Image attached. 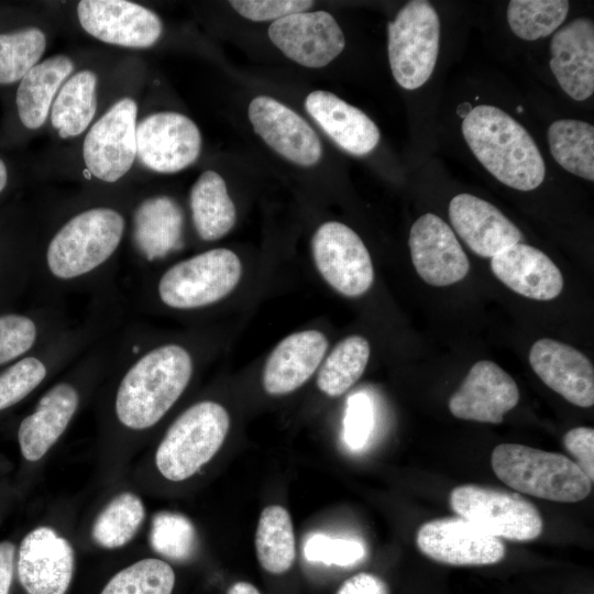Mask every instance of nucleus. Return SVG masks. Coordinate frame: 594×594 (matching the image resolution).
I'll list each match as a JSON object with an SVG mask.
<instances>
[{
    "instance_id": "11",
    "label": "nucleus",
    "mask_w": 594,
    "mask_h": 594,
    "mask_svg": "<svg viewBox=\"0 0 594 594\" xmlns=\"http://www.w3.org/2000/svg\"><path fill=\"white\" fill-rule=\"evenodd\" d=\"M416 543L428 558L450 565H490L505 557L502 539L460 516L422 524Z\"/></svg>"
},
{
    "instance_id": "5",
    "label": "nucleus",
    "mask_w": 594,
    "mask_h": 594,
    "mask_svg": "<svg viewBox=\"0 0 594 594\" xmlns=\"http://www.w3.org/2000/svg\"><path fill=\"white\" fill-rule=\"evenodd\" d=\"M124 219L110 208H94L68 220L46 251L51 273L61 279L85 275L105 263L117 250Z\"/></svg>"
},
{
    "instance_id": "35",
    "label": "nucleus",
    "mask_w": 594,
    "mask_h": 594,
    "mask_svg": "<svg viewBox=\"0 0 594 594\" xmlns=\"http://www.w3.org/2000/svg\"><path fill=\"white\" fill-rule=\"evenodd\" d=\"M46 47V36L37 28L0 33V85L20 81L38 64Z\"/></svg>"
},
{
    "instance_id": "16",
    "label": "nucleus",
    "mask_w": 594,
    "mask_h": 594,
    "mask_svg": "<svg viewBox=\"0 0 594 594\" xmlns=\"http://www.w3.org/2000/svg\"><path fill=\"white\" fill-rule=\"evenodd\" d=\"M408 244L418 275L429 285L449 286L469 273L468 256L454 232L433 213H425L414 222Z\"/></svg>"
},
{
    "instance_id": "23",
    "label": "nucleus",
    "mask_w": 594,
    "mask_h": 594,
    "mask_svg": "<svg viewBox=\"0 0 594 594\" xmlns=\"http://www.w3.org/2000/svg\"><path fill=\"white\" fill-rule=\"evenodd\" d=\"M494 275L515 293L536 300H551L560 295L563 277L560 270L539 249L516 243L492 257Z\"/></svg>"
},
{
    "instance_id": "17",
    "label": "nucleus",
    "mask_w": 594,
    "mask_h": 594,
    "mask_svg": "<svg viewBox=\"0 0 594 594\" xmlns=\"http://www.w3.org/2000/svg\"><path fill=\"white\" fill-rule=\"evenodd\" d=\"M250 122L261 139L277 154L300 166L319 162L322 146L309 123L297 112L268 96L249 105Z\"/></svg>"
},
{
    "instance_id": "36",
    "label": "nucleus",
    "mask_w": 594,
    "mask_h": 594,
    "mask_svg": "<svg viewBox=\"0 0 594 594\" xmlns=\"http://www.w3.org/2000/svg\"><path fill=\"white\" fill-rule=\"evenodd\" d=\"M173 568L165 561L142 559L116 573L100 594H172Z\"/></svg>"
},
{
    "instance_id": "7",
    "label": "nucleus",
    "mask_w": 594,
    "mask_h": 594,
    "mask_svg": "<svg viewBox=\"0 0 594 594\" xmlns=\"http://www.w3.org/2000/svg\"><path fill=\"white\" fill-rule=\"evenodd\" d=\"M388 61L397 84L414 90L431 76L439 53L440 21L428 1L406 3L388 23Z\"/></svg>"
},
{
    "instance_id": "2",
    "label": "nucleus",
    "mask_w": 594,
    "mask_h": 594,
    "mask_svg": "<svg viewBox=\"0 0 594 594\" xmlns=\"http://www.w3.org/2000/svg\"><path fill=\"white\" fill-rule=\"evenodd\" d=\"M193 359L179 344H165L143 355L122 378L116 414L127 428L144 430L157 424L186 389Z\"/></svg>"
},
{
    "instance_id": "26",
    "label": "nucleus",
    "mask_w": 594,
    "mask_h": 594,
    "mask_svg": "<svg viewBox=\"0 0 594 594\" xmlns=\"http://www.w3.org/2000/svg\"><path fill=\"white\" fill-rule=\"evenodd\" d=\"M73 69L69 57L55 55L36 64L19 81L15 105L25 128L37 129L44 124L58 88Z\"/></svg>"
},
{
    "instance_id": "20",
    "label": "nucleus",
    "mask_w": 594,
    "mask_h": 594,
    "mask_svg": "<svg viewBox=\"0 0 594 594\" xmlns=\"http://www.w3.org/2000/svg\"><path fill=\"white\" fill-rule=\"evenodd\" d=\"M329 348L324 333L309 329L282 339L265 361L264 391L272 396L287 395L301 387L319 369Z\"/></svg>"
},
{
    "instance_id": "10",
    "label": "nucleus",
    "mask_w": 594,
    "mask_h": 594,
    "mask_svg": "<svg viewBox=\"0 0 594 594\" xmlns=\"http://www.w3.org/2000/svg\"><path fill=\"white\" fill-rule=\"evenodd\" d=\"M136 114L135 101L123 98L90 128L82 156L91 175L113 183L130 170L136 156Z\"/></svg>"
},
{
    "instance_id": "4",
    "label": "nucleus",
    "mask_w": 594,
    "mask_h": 594,
    "mask_svg": "<svg viewBox=\"0 0 594 594\" xmlns=\"http://www.w3.org/2000/svg\"><path fill=\"white\" fill-rule=\"evenodd\" d=\"M229 429L230 416L221 404H194L175 419L160 442L157 470L172 482L191 477L220 450Z\"/></svg>"
},
{
    "instance_id": "27",
    "label": "nucleus",
    "mask_w": 594,
    "mask_h": 594,
    "mask_svg": "<svg viewBox=\"0 0 594 594\" xmlns=\"http://www.w3.org/2000/svg\"><path fill=\"white\" fill-rule=\"evenodd\" d=\"M183 212L175 200L166 196L144 200L134 213V240L148 260L166 256L180 244Z\"/></svg>"
},
{
    "instance_id": "45",
    "label": "nucleus",
    "mask_w": 594,
    "mask_h": 594,
    "mask_svg": "<svg viewBox=\"0 0 594 594\" xmlns=\"http://www.w3.org/2000/svg\"><path fill=\"white\" fill-rule=\"evenodd\" d=\"M15 546L11 541L0 542V594H9L14 569Z\"/></svg>"
},
{
    "instance_id": "8",
    "label": "nucleus",
    "mask_w": 594,
    "mask_h": 594,
    "mask_svg": "<svg viewBox=\"0 0 594 594\" xmlns=\"http://www.w3.org/2000/svg\"><path fill=\"white\" fill-rule=\"evenodd\" d=\"M449 502L458 516L499 539L530 541L543 529L537 507L518 493L465 484L451 491Z\"/></svg>"
},
{
    "instance_id": "42",
    "label": "nucleus",
    "mask_w": 594,
    "mask_h": 594,
    "mask_svg": "<svg viewBox=\"0 0 594 594\" xmlns=\"http://www.w3.org/2000/svg\"><path fill=\"white\" fill-rule=\"evenodd\" d=\"M373 426V411L370 399L364 394L349 398L343 438L349 448L361 449L369 439Z\"/></svg>"
},
{
    "instance_id": "37",
    "label": "nucleus",
    "mask_w": 594,
    "mask_h": 594,
    "mask_svg": "<svg viewBox=\"0 0 594 594\" xmlns=\"http://www.w3.org/2000/svg\"><path fill=\"white\" fill-rule=\"evenodd\" d=\"M150 543L158 554L175 561L189 559L196 547V530L184 515L157 513L152 520Z\"/></svg>"
},
{
    "instance_id": "31",
    "label": "nucleus",
    "mask_w": 594,
    "mask_h": 594,
    "mask_svg": "<svg viewBox=\"0 0 594 594\" xmlns=\"http://www.w3.org/2000/svg\"><path fill=\"white\" fill-rule=\"evenodd\" d=\"M371 354L366 338L351 334L339 341L318 369L317 386L328 397H339L364 373Z\"/></svg>"
},
{
    "instance_id": "28",
    "label": "nucleus",
    "mask_w": 594,
    "mask_h": 594,
    "mask_svg": "<svg viewBox=\"0 0 594 594\" xmlns=\"http://www.w3.org/2000/svg\"><path fill=\"white\" fill-rule=\"evenodd\" d=\"M189 202L195 229L202 240H219L234 227L237 209L224 179L217 172L206 170L198 177Z\"/></svg>"
},
{
    "instance_id": "24",
    "label": "nucleus",
    "mask_w": 594,
    "mask_h": 594,
    "mask_svg": "<svg viewBox=\"0 0 594 594\" xmlns=\"http://www.w3.org/2000/svg\"><path fill=\"white\" fill-rule=\"evenodd\" d=\"M305 108L321 130L350 154L366 155L380 142L377 125L362 110L332 92H310L305 100Z\"/></svg>"
},
{
    "instance_id": "46",
    "label": "nucleus",
    "mask_w": 594,
    "mask_h": 594,
    "mask_svg": "<svg viewBox=\"0 0 594 594\" xmlns=\"http://www.w3.org/2000/svg\"><path fill=\"white\" fill-rule=\"evenodd\" d=\"M227 594H261L258 590L251 583L240 581L232 584Z\"/></svg>"
},
{
    "instance_id": "34",
    "label": "nucleus",
    "mask_w": 594,
    "mask_h": 594,
    "mask_svg": "<svg viewBox=\"0 0 594 594\" xmlns=\"http://www.w3.org/2000/svg\"><path fill=\"white\" fill-rule=\"evenodd\" d=\"M569 8L565 0H513L508 3L507 20L518 37L536 41L557 31Z\"/></svg>"
},
{
    "instance_id": "21",
    "label": "nucleus",
    "mask_w": 594,
    "mask_h": 594,
    "mask_svg": "<svg viewBox=\"0 0 594 594\" xmlns=\"http://www.w3.org/2000/svg\"><path fill=\"white\" fill-rule=\"evenodd\" d=\"M450 221L472 252L493 257L520 243V230L491 202L470 194H459L449 204Z\"/></svg>"
},
{
    "instance_id": "43",
    "label": "nucleus",
    "mask_w": 594,
    "mask_h": 594,
    "mask_svg": "<svg viewBox=\"0 0 594 594\" xmlns=\"http://www.w3.org/2000/svg\"><path fill=\"white\" fill-rule=\"evenodd\" d=\"M563 443L565 449L575 458L576 464L591 482L594 481V429L578 427L569 430Z\"/></svg>"
},
{
    "instance_id": "1",
    "label": "nucleus",
    "mask_w": 594,
    "mask_h": 594,
    "mask_svg": "<svg viewBox=\"0 0 594 594\" xmlns=\"http://www.w3.org/2000/svg\"><path fill=\"white\" fill-rule=\"evenodd\" d=\"M462 133L479 162L506 186L529 191L543 182L546 166L536 142L504 110L488 105L472 108Z\"/></svg>"
},
{
    "instance_id": "29",
    "label": "nucleus",
    "mask_w": 594,
    "mask_h": 594,
    "mask_svg": "<svg viewBox=\"0 0 594 594\" xmlns=\"http://www.w3.org/2000/svg\"><path fill=\"white\" fill-rule=\"evenodd\" d=\"M97 76L90 70L73 75L58 91L51 109V121L61 138L81 134L97 109Z\"/></svg>"
},
{
    "instance_id": "19",
    "label": "nucleus",
    "mask_w": 594,
    "mask_h": 594,
    "mask_svg": "<svg viewBox=\"0 0 594 594\" xmlns=\"http://www.w3.org/2000/svg\"><path fill=\"white\" fill-rule=\"evenodd\" d=\"M528 359L534 372L549 388L575 406H593L594 367L581 351L542 338L531 345Z\"/></svg>"
},
{
    "instance_id": "41",
    "label": "nucleus",
    "mask_w": 594,
    "mask_h": 594,
    "mask_svg": "<svg viewBox=\"0 0 594 594\" xmlns=\"http://www.w3.org/2000/svg\"><path fill=\"white\" fill-rule=\"evenodd\" d=\"M229 3L240 15L256 22H274L289 14L304 12L314 4L307 0H232Z\"/></svg>"
},
{
    "instance_id": "22",
    "label": "nucleus",
    "mask_w": 594,
    "mask_h": 594,
    "mask_svg": "<svg viewBox=\"0 0 594 594\" xmlns=\"http://www.w3.org/2000/svg\"><path fill=\"white\" fill-rule=\"evenodd\" d=\"M550 68L562 90L576 101L594 91V24L579 18L559 29L550 43Z\"/></svg>"
},
{
    "instance_id": "9",
    "label": "nucleus",
    "mask_w": 594,
    "mask_h": 594,
    "mask_svg": "<svg viewBox=\"0 0 594 594\" xmlns=\"http://www.w3.org/2000/svg\"><path fill=\"white\" fill-rule=\"evenodd\" d=\"M317 271L324 282L345 297H360L372 286L371 255L359 234L339 221L318 227L311 239Z\"/></svg>"
},
{
    "instance_id": "39",
    "label": "nucleus",
    "mask_w": 594,
    "mask_h": 594,
    "mask_svg": "<svg viewBox=\"0 0 594 594\" xmlns=\"http://www.w3.org/2000/svg\"><path fill=\"white\" fill-rule=\"evenodd\" d=\"M37 327L32 318L22 314L0 315V366L23 358L34 345Z\"/></svg>"
},
{
    "instance_id": "40",
    "label": "nucleus",
    "mask_w": 594,
    "mask_h": 594,
    "mask_svg": "<svg viewBox=\"0 0 594 594\" xmlns=\"http://www.w3.org/2000/svg\"><path fill=\"white\" fill-rule=\"evenodd\" d=\"M365 554L363 546L351 539L330 538L322 534L310 535L305 541L304 556L309 562L349 566Z\"/></svg>"
},
{
    "instance_id": "14",
    "label": "nucleus",
    "mask_w": 594,
    "mask_h": 594,
    "mask_svg": "<svg viewBox=\"0 0 594 594\" xmlns=\"http://www.w3.org/2000/svg\"><path fill=\"white\" fill-rule=\"evenodd\" d=\"M77 15L94 37L125 47H150L163 31L155 12L125 0H82L77 4Z\"/></svg>"
},
{
    "instance_id": "38",
    "label": "nucleus",
    "mask_w": 594,
    "mask_h": 594,
    "mask_svg": "<svg viewBox=\"0 0 594 594\" xmlns=\"http://www.w3.org/2000/svg\"><path fill=\"white\" fill-rule=\"evenodd\" d=\"M46 366L36 356H23L0 372V411L24 399L45 378Z\"/></svg>"
},
{
    "instance_id": "25",
    "label": "nucleus",
    "mask_w": 594,
    "mask_h": 594,
    "mask_svg": "<svg viewBox=\"0 0 594 594\" xmlns=\"http://www.w3.org/2000/svg\"><path fill=\"white\" fill-rule=\"evenodd\" d=\"M78 403L77 391L67 383L53 386L41 397L34 411L22 419L18 429L20 450L26 461H38L55 444L75 415Z\"/></svg>"
},
{
    "instance_id": "13",
    "label": "nucleus",
    "mask_w": 594,
    "mask_h": 594,
    "mask_svg": "<svg viewBox=\"0 0 594 594\" xmlns=\"http://www.w3.org/2000/svg\"><path fill=\"white\" fill-rule=\"evenodd\" d=\"M272 43L295 63L320 68L331 63L344 48V34L327 11L293 13L271 23Z\"/></svg>"
},
{
    "instance_id": "44",
    "label": "nucleus",
    "mask_w": 594,
    "mask_h": 594,
    "mask_svg": "<svg viewBox=\"0 0 594 594\" xmlns=\"http://www.w3.org/2000/svg\"><path fill=\"white\" fill-rule=\"evenodd\" d=\"M336 594H389V591L380 576L361 572L346 579Z\"/></svg>"
},
{
    "instance_id": "47",
    "label": "nucleus",
    "mask_w": 594,
    "mask_h": 594,
    "mask_svg": "<svg viewBox=\"0 0 594 594\" xmlns=\"http://www.w3.org/2000/svg\"><path fill=\"white\" fill-rule=\"evenodd\" d=\"M8 185V169L4 161L0 157V194Z\"/></svg>"
},
{
    "instance_id": "12",
    "label": "nucleus",
    "mask_w": 594,
    "mask_h": 594,
    "mask_svg": "<svg viewBox=\"0 0 594 594\" xmlns=\"http://www.w3.org/2000/svg\"><path fill=\"white\" fill-rule=\"evenodd\" d=\"M201 150V134L188 117L153 113L136 125V156L151 170L173 174L191 165Z\"/></svg>"
},
{
    "instance_id": "32",
    "label": "nucleus",
    "mask_w": 594,
    "mask_h": 594,
    "mask_svg": "<svg viewBox=\"0 0 594 594\" xmlns=\"http://www.w3.org/2000/svg\"><path fill=\"white\" fill-rule=\"evenodd\" d=\"M552 157L565 170L594 180V128L574 119H560L548 129Z\"/></svg>"
},
{
    "instance_id": "30",
    "label": "nucleus",
    "mask_w": 594,
    "mask_h": 594,
    "mask_svg": "<svg viewBox=\"0 0 594 594\" xmlns=\"http://www.w3.org/2000/svg\"><path fill=\"white\" fill-rule=\"evenodd\" d=\"M255 551L261 566L272 574H283L294 564V527L283 506L271 505L262 510L255 531Z\"/></svg>"
},
{
    "instance_id": "18",
    "label": "nucleus",
    "mask_w": 594,
    "mask_h": 594,
    "mask_svg": "<svg viewBox=\"0 0 594 594\" xmlns=\"http://www.w3.org/2000/svg\"><path fill=\"white\" fill-rule=\"evenodd\" d=\"M518 400L519 391L513 377L496 363L482 360L471 367L448 407L459 419L501 424Z\"/></svg>"
},
{
    "instance_id": "3",
    "label": "nucleus",
    "mask_w": 594,
    "mask_h": 594,
    "mask_svg": "<svg viewBox=\"0 0 594 594\" xmlns=\"http://www.w3.org/2000/svg\"><path fill=\"white\" fill-rule=\"evenodd\" d=\"M496 476L510 488L538 498L575 503L588 496L592 483L568 457L517 443H502L491 457Z\"/></svg>"
},
{
    "instance_id": "15",
    "label": "nucleus",
    "mask_w": 594,
    "mask_h": 594,
    "mask_svg": "<svg viewBox=\"0 0 594 594\" xmlns=\"http://www.w3.org/2000/svg\"><path fill=\"white\" fill-rule=\"evenodd\" d=\"M74 566L72 544L50 527H37L21 541L16 569L28 594H65Z\"/></svg>"
},
{
    "instance_id": "33",
    "label": "nucleus",
    "mask_w": 594,
    "mask_h": 594,
    "mask_svg": "<svg viewBox=\"0 0 594 594\" xmlns=\"http://www.w3.org/2000/svg\"><path fill=\"white\" fill-rule=\"evenodd\" d=\"M145 517L142 499L130 492L113 497L98 514L91 538L105 549H117L129 543L136 535Z\"/></svg>"
},
{
    "instance_id": "6",
    "label": "nucleus",
    "mask_w": 594,
    "mask_h": 594,
    "mask_svg": "<svg viewBox=\"0 0 594 594\" xmlns=\"http://www.w3.org/2000/svg\"><path fill=\"white\" fill-rule=\"evenodd\" d=\"M242 273V262L234 251L208 250L169 267L160 279L158 295L174 309L206 307L231 294Z\"/></svg>"
}]
</instances>
